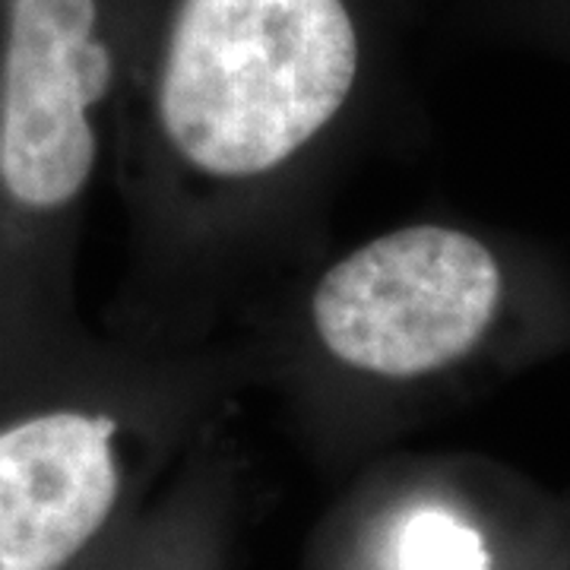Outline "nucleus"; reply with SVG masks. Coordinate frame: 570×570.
Listing matches in <instances>:
<instances>
[{
    "label": "nucleus",
    "mask_w": 570,
    "mask_h": 570,
    "mask_svg": "<svg viewBox=\"0 0 570 570\" xmlns=\"http://www.w3.org/2000/svg\"><path fill=\"white\" fill-rule=\"evenodd\" d=\"M365 82L355 0H137L108 181L140 298L118 330L216 336L235 279L305 223Z\"/></svg>",
    "instance_id": "obj_1"
},
{
    "label": "nucleus",
    "mask_w": 570,
    "mask_h": 570,
    "mask_svg": "<svg viewBox=\"0 0 570 570\" xmlns=\"http://www.w3.org/2000/svg\"><path fill=\"white\" fill-rule=\"evenodd\" d=\"M254 390L238 333L118 330L41 362L0 409V570H67L108 530L146 453Z\"/></svg>",
    "instance_id": "obj_2"
},
{
    "label": "nucleus",
    "mask_w": 570,
    "mask_h": 570,
    "mask_svg": "<svg viewBox=\"0 0 570 570\" xmlns=\"http://www.w3.org/2000/svg\"><path fill=\"white\" fill-rule=\"evenodd\" d=\"M498 250L448 223H409L307 266L238 333L254 384L305 406L406 400L469 365L508 314Z\"/></svg>",
    "instance_id": "obj_3"
},
{
    "label": "nucleus",
    "mask_w": 570,
    "mask_h": 570,
    "mask_svg": "<svg viewBox=\"0 0 570 570\" xmlns=\"http://www.w3.org/2000/svg\"><path fill=\"white\" fill-rule=\"evenodd\" d=\"M137 0H0V298L48 346L70 324V273L111 175Z\"/></svg>",
    "instance_id": "obj_4"
},
{
    "label": "nucleus",
    "mask_w": 570,
    "mask_h": 570,
    "mask_svg": "<svg viewBox=\"0 0 570 570\" xmlns=\"http://www.w3.org/2000/svg\"><path fill=\"white\" fill-rule=\"evenodd\" d=\"M396 570H491V561L475 527L444 508H422L400 527Z\"/></svg>",
    "instance_id": "obj_5"
}]
</instances>
